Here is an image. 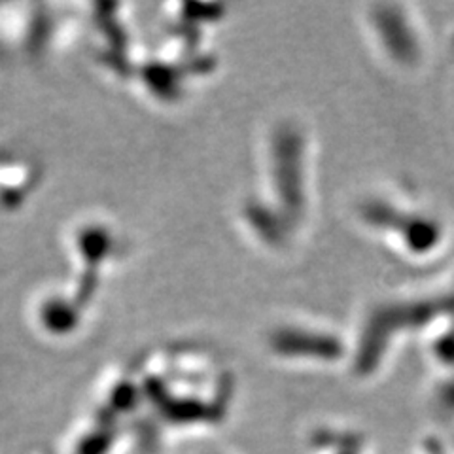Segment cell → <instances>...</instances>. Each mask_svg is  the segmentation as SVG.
I'll return each instance as SVG.
<instances>
[{"instance_id":"cell-1","label":"cell","mask_w":454,"mask_h":454,"mask_svg":"<svg viewBox=\"0 0 454 454\" xmlns=\"http://www.w3.org/2000/svg\"><path fill=\"white\" fill-rule=\"evenodd\" d=\"M373 16V28L379 38L380 35V44L385 53L390 59H395L403 67H409L411 63H419L422 57V44L417 31H411L413 23H411L403 13H385L379 12L372 13Z\"/></svg>"}]
</instances>
